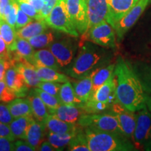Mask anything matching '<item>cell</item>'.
Listing matches in <instances>:
<instances>
[{
  "label": "cell",
  "instance_id": "obj_1",
  "mask_svg": "<svg viewBox=\"0 0 151 151\" xmlns=\"http://www.w3.org/2000/svg\"><path fill=\"white\" fill-rule=\"evenodd\" d=\"M114 73L116 81V102L134 112L146 106V92L132 66L120 58L115 67Z\"/></svg>",
  "mask_w": 151,
  "mask_h": 151
},
{
  "label": "cell",
  "instance_id": "obj_2",
  "mask_svg": "<svg viewBox=\"0 0 151 151\" xmlns=\"http://www.w3.org/2000/svg\"><path fill=\"white\" fill-rule=\"evenodd\" d=\"M90 151H127L134 150L129 139L123 135L85 127Z\"/></svg>",
  "mask_w": 151,
  "mask_h": 151
},
{
  "label": "cell",
  "instance_id": "obj_3",
  "mask_svg": "<svg viewBox=\"0 0 151 151\" xmlns=\"http://www.w3.org/2000/svg\"><path fill=\"white\" fill-rule=\"evenodd\" d=\"M116 76L113 73L104 83L91 94L88 101L83 106L86 114L99 113L116 102Z\"/></svg>",
  "mask_w": 151,
  "mask_h": 151
},
{
  "label": "cell",
  "instance_id": "obj_4",
  "mask_svg": "<svg viewBox=\"0 0 151 151\" xmlns=\"http://www.w3.org/2000/svg\"><path fill=\"white\" fill-rule=\"evenodd\" d=\"M102 59V55L99 51L88 46L81 48L78 55L67 73L75 78H82L93 71L94 68Z\"/></svg>",
  "mask_w": 151,
  "mask_h": 151
},
{
  "label": "cell",
  "instance_id": "obj_5",
  "mask_svg": "<svg viewBox=\"0 0 151 151\" xmlns=\"http://www.w3.org/2000/svg\"><path fill=\"white\" fill-rule=\"evenodd\" d=\"M48 27L73 37L79 33L75 27L67 9V0H58L50 14L45 18Z\"/></svg>",
  "mask_w": 151,
  "mask_h": 151
},
{
  "label": "cell",
  "instance_id": "obj_6",
  "mask_svg": "<svg viewBox=\"0 0 151 151\" xmlns=\"http://www.w3.org/2000/svg\"><path fill=\"white\" fill-rule=\"evenodd\" d=\"M78 124L81 127H91L100 131L124 136L119 124L118 118L113 112L101 114H83L78 119Z\"/></svg>",
  "mask_w": 151,
  "mask_h": 151
},
{
  "label": "cell",
  "instance_id": "obj_7",
  "mask_svg": "<svg viewBox=\"0 0 151 151\" xmlns=\"http://www.w3.org/2000/svg\"><path fill=\"white\" fill-rule=\"evenodd\" d=\"M116 31L106 20L99 22L83 34V40L90 41L104 48L116 46Z\"/></svg>",
  "mask_w": 151,
  "mask_h": 151
},
{
  "label": "cell",
  "instance_id": "obj_8",
  "mask_svg": "<svg viewBox=\"0 0 151 151\" xmlns=\"http://www.w3.org/2000/svg\"><path fill=\"white\" fill-rule=\"evenodd\" d=\"M137 125L132 142L137 148H151V113L146 106L137 111Z\"/></svg>",
  "mask_w": 151,
  "mask_h": 151
},
{
  "label": "cell",
  "instance_id": "obj_9",
  "mask_svg": "<svg viewBox=\"0 0 151 151\" xmlns=\"http://www.w3.org/2000/svg\"><path fill=\"white\" fill-rule=\"evenodd\" d=\"M149 4V0H139L113 27L119 39H122L124 35L134 24Z\"/></svg>",
  "mask_w": 151,
  "mask_h": 151
},
{
  "label": "cell",
  "instance_id": "obj_10",
  "mask_svg": "<svg viewBox=\"0 0 151 151\" xmlns=\"http://www.w3.org/2000/svg\"><path fill=\"white\" fill-rule=\"evenodd\" d=\"M67 9L71 20L79 34L88 29V0H67Z\"/></svg>",
  "mask_w": 151,
  "mask_h": 151
},
{
  "label": "cell",
  "instance_id": "obj_11",
  "mask_svg": "<svg viewBox=\"0 0 151 151\" xmlns=\"http://www.w3.org/2000/svg\"><path fill=\"white\" fill-rule=\"evenodd\" d=\"M111 107L112 112L118 118L119 124L124 135L132 141L137 125V113L128 110L118 102L113 103Z\"/></svg>",
  "mask_w": 151,
  "mask_h": 151
},
{
  "label": "cell",
  "instance_id": "obj_12",
  "mask_svg": "<svg viewBox=\"0 0 151 151\" xmlns=\"http://www.w3.org/2000/svg\"><path fill=\"white\" fill-rule=\"evenodd\" d=\"M48 49L53 54L60 67L68 66L72 61L74 55V48L72 41L69 39L52 42Z\"/></svg>",
  "mask_w": 151,
  "mask_h": 151
},
{
  "label": "cell",
  "instance_id": "obj_13",
  "mask_svg": "<svg viewBox=\"0 0 151 151\" xmlns=\"http://www.w3.org/2000/svg\"><path fill=\"white\" fill-rule=\"evenodd\" d=\"M109 4V0H88V24L87 31L99 22L106 20Z\"/></svg>",
  "mask_w": 151,
  "mask_h": 151
},
{
  "label": "cell",
  "instance_id": "obj_14",
  "mask_svg": "<svg viewBox=\"0 0 151 151\" xmlns=\"http://www.w3.org/2000/svg\"><path fill=\"white\" fill-rule=\"evenodd\" d=\"M139 0H109L106 21L113 27Z\"/></svg>",
  "mask_w": 151,
  "mask_h": 151
},
{
  "label": "cell",
  "instance_id": "obj_15",
  "mask_svg": "<svg viewBox=\"0 0 151 151\" xmlns=\"http://www.w3.org/2000/svg\"><path fill=\"white\" fill-rule=\"evenodd\" d=\"M4 81L7 86L15 92L17 97H26L29 87L26 84L23 77L14 66L7 69Z\"/></svg>",
  "mask_w": 151,
  "mask_h": 151
},
{
  "label": "cell",
  "instance_id": "obj_16",
  "mask_svg": "<svg viewBox=\"0 0 151 151\" xmlns=\"http://www.w3.org/2000/svg\"><path fill=\"white\" fill-rule=\"evenodd\" d=\"M13 66L23 77L27 86L37 88L41 80L38 76L36 67L25 59H19L14 62Z\"/></svg>",
  "mask_w": 151,
  "mask_h": 151
},
{
  "label": "cell",
  "instance_id": "obj_17",
  "mask_svg": "<svg viewBox=\"0 0 151 151\" xmlns=\"http://www.w3.org/2000/svg\"><path fill=\"white\" fill-rule=\"evenodd\" d=\"M49 114L67 122L75 123L82 115L86 114L83 108L71 105H60L58 109L48 110Z\"/></svg>",
  "mask_w": 151,
  "mask_h": 151
},
{
  "label": "cell",
  "instance_id": "obj_18",
  "mask_svg": "<svg viewBox=\"0 0 151 151\" xmlns=\"http://www.w3.org/2000/svg\"><path fill=\"white\" fill-rule=\"evenodd\" d=\"M46 127L44 122L38 121L35 118L28 126L26 132V141L35 147L36 150H38L44 139Z\"/></svg>",
  "mask_w": 151,
  "mask_h": 151
},
{
  "label": "cell",
  "instance_id": "obj_19",
  "mask_svg": "<svg viewBox=\"0 0 151 151\" xmlns=\"http://www.w3.org/2000/svg\"><path fill=\"white\" fill-rule=\"evenodd\" d=\"M29 62L36 68L46 67L58 70L60 67L56 58L49 49L42 48L35 51Z\"/></svg>",
  "mask_w": 151,
  "mask_h": 151
},
{
  "label": "cell",
  "instance_id": "obj_20",
  "mask_svg": "<svg viewBox=\"0 0 151 151\" xmlns=\"http://www.w3.org/2000/svg\"><path fill=\"white\" fill-rule=\"evenodd\" d=\"M11 51L14 52V57L11 58V61L14 64V62L19 59H25L28 62H30L35 53L34 48L30 44L27 39L17 37L14 46L11 49Z\"/></svg>",
  "mask_w": 151,
  "mask_h": 151
},
{
  "label": "cell",
  "instance_id": "obj_21",
  "mask_svg": "<svg viewBox=\"0 0 151 151\" xmlns=\"http://www.w3.org/2000/svg\"><path fill=\"white\" fill-rule=\"evenodd\" d=\"M43 122L46 124V127L48 128L49 131L58 134L73 132L80 129L79 128L80 126L78 124L65 122L50 114H49V116L47 117Z\"/></svg>",
  "mask_w": 151,
  "mask_h": 151
},
{
  "label": "cell",
  "instance_id": "obj_22",
  "mask_svg": "<svg viewBox=\"0 0 151 151\" xmlns=\"http://www.w3.org/2000/svg\"><path fill=\"white\" fill-rule=\"evenodd\" d=\"M73 87L77 98L82 103H86L92 94V71L77 82L73 83Z\"/></svg>",
  "mask_w": 151,
  "mask_h": 151
},
{
  "label": "cell",
  "instance_id": "obj_23",
  "mask_svg": "<svg viewBox=\"0 0 151 151\" xmlns=\"http://www.w3.org/2000/svg\"><path fill=\"white\" fill-rule=\"evenodd\" d=\"M13 118H17L19 117L33 116L32 109L29 100L18 97L7 104Z\"/></svg>",
  "mask_w": 151,
  "mask_h": 151
},
{
  "label": "cell",
  "instance_id": "obj_24",
  "mask_svg": "<svg viewBox=\"0 0 151 151\" xmlns=\"http://www.w3.org/2000/svg\"><path fill=\"white\" fill-rule=\"evenodd\" d=\"M48 24L44 20H39L32 21L24 27L16 30L17 37L29 39L38 35L46 32Z\"/></svg>",
  "mask_w": 151,
  "mask_h": 151
},
{
  "label": "cell",
  "instance_id": "obj_25",
  "mask_svg": "<svg viewBox=\"0 0 151 151\" xmlns=\"http://www.w3.org/2000/svg\"><path fill=\"white\" fill-rule=\"evenodd\" d=\"M60 104L62 105H71L75 106L82 108L84 105L77 98L75 94L74 89L70 82H67L63 83L60 88L59 97H58Z\"/></svg>",
  "mask_w": 151,
  "mask_h": 151
},
{
  "label": "cell",
  "instance_id": "obj_26",
  "mask_svg": "<svg viewBox=\"0 0 151 151\" xmlns=\"http://www.w3.org/2000/svg\"><path fill=\"white\" fill-rule=\"evenodd\" d=\"M27 99L29 100L32 109L33 117L38 121L44 122V120L49 116L48 107L45 104L37 94H36L32 90L30 92Z\"/></svg>",
  "mask_w": 151,
  "mask_h": 151
},
{
  "label": "cell",
  "instance_id": "obj_27",
  "mask_svg": "<svg viewBox=\"0 0 151 151\" xmlns=\"http://www.w3.org/2000/svg\"><path fill=\"white\" fill-rule=\"evenodd\" d=\"M33 119V116H27L19 117L13 120L9 127L16 139L26 140V132Z\"/></svg>",
  "mask_w": 151,
  "mask_h": 151
},
{
  "label": "cell",
  "instance_id": "obj_28",
  "mask_svg": "<svg viewBox=\"0 0 151 151\" xmlns=\"http://www.w3.org/2000/svg\"><path fill=\"white\" fill-rule=\"evenodd\" d=\"M36 71L41 81H50V82L65 83L71 81L70 78L65 74L58 72L57 70L52 68L42 67L36 68Z\"/></svg>",
  "mask_w": 151,
  "mask_h": 151
},
{
  "label": "cell",
  "instance_id": "obj_29",
  "mask_svg": "<svg viewBox=\"0 0 151 151\" xmlns=\"http://www.w3.org/2000/svg\"><path fill=\"white\" fill-rule=\"evenodd\" d=\"M79 129L73 132L64 134H58L49 131L47 134V139L56 150H63L65 146H68L71 139L76 135Z\"/></svg>",
  "mask_w": 151,
  "mask_h": 151
},
{
  "label": "cell",
  "instance_id": "obj_30",
  "mask_svg": "<svg viewBox=\"0 0 151 151\" xmlns=\"http://www.w3.org/2000/svg\"><path fill=\"white\" fill-rule=\"evenodd\" d=\"M116 65H109L107 67H104L92 71V94L103 85L111 76L114 73Z\"/></svg>",
  "mask_w": 151,
  "mask_h": 151
},
{
  "label": "cell",
  "instance_id": "obj_31",
  "mask_svg": "<svg viewBox=\"0 0 151 151\" xmlns=\"http://www.w3.org/2000/svg\"><path fill=\"white\" fill-rule=\"evenodd\" d=\"M55 36L51 32H44L28 39L30 44L34 48L42 49L48 47L54 42Z\"/></svg>",
  "mask_w": 151,
  "mask_h": 151
},
{
  "label": "cell",
  "instance_id": "obj_32",
  "mask_svg": "<svg viewBox=\"0 0 151 151\" xmlns=\"http://www.w3.org/2000/svg\"><path fill=\"white\" fill-rule=\"evenodd\" d=\"M67 150L71 151H90L84 131L81 129H79L76 135L71 139L68 144Z\"/></svg>",
  "mask_w": 151,
  "mask_h": 151
},
{
  "label": "cell",
  "instance_id": "obj_33",
  "mask_svg": "<svg viewBox=\"0 0 151 151\" xmlns=\"http://www.w3.org/2000/svg\"><path fill=\"white\" fill-rule=\"evenodd\" d=\"M0 37L4 40L9 49H11L16 40V29L5 20H1L0 22Z\"/></svg>",
  "mask_w": 151,
  "mask_h": 151
},
{
  "label": "cell",
  "instance_id": "obj_34",
  "mask_svg": "<svg viewBox=\"0 0 151 151\" xmlns=\"http://www.w3.org/2000/svg\"><path fill=\"white\" fill-rule=\"evenodd\" d=\"M135 71L140 79L145 92L151 96V66L138 67Z\"/></svg>",
  "mask_w": 151,
  "mask_h": 151
},
{
  "label": "cell",
  "instance_id": "obj_35",
  "mask_svg": "<svg viewBox=\"0 0 151 151\" xmlns=\"http://www.w3.org/2000/svg\"><path fill=\"white\" fill-rule=\"evenodd\" d=\"M33 91L36 94H37V95L42 99V101L44 102L45 104L46 105V106L48 107V110L56 109L61 105L60 104L59 100L58 99V97L48 93V92L43 91V90L40 89V88H35V89L33 90Z\"/></svg>",
  "mask_w": 151,
  "mask_h": 151
},
{
  "label": "cell",
  "instance_id": "obj_36",
  "mask_svg": "<svg viewBox=\"0 0 151 151\" xmlns=\"http://www.w3.org/2000/svg\"><path fill=\"white\" fill-rule=\"evenodd\" d=\"M17 97L16 93L9 87L7 86L4 79L0 81V101L9 103Z\"/></svg>",
  "mask_w": 151,
  "mask_h": 151
},
{
  "label": "cell",
  "instance_id": "obj_37",
  "mask_svg": "<svg viewBox=\"0 0 151 151\" xmlns=\"http://www.w3.org/2000/svg\"><path fill=\"white\" fill-rule=\"evenodd\" d=\"M62 85L60 83L50 82V81H41L37 88H40L43 91L48 92V93L55 96L56 97H59V93L60 88Z\"/></svg>",
  "mask_w": 151,
  "mask_h": 151
},
{
  "label": "cell",
  "instance_id": "obj_38",
  "mask_svg": "<svg viewBox=\"0 0 151 151\" xmlns=\"http://www.w3.org/2000/svg\"><path fill=\"white\" fill-rule=\"evenodd\" d=\"M18 4L19 8L23 11L24 14H26L27 16H29L30 18H33L35 20H43L39 14V13L30 4H29L25 1H22V0H19V1H16Z\"/></svg>",
  "mask_w": 151,
  "mask_h": 151
},
{
  "label": "cell",
  "instance_id": "obj_39",
  "mask_svg": "<svg viewBox=\"0 0 151 151\" xmlns=\"http://www.w3.org/2000/svg\"><path fill=\"white\" fill-rule=\"evenodd\" d=\"M19 9V6L16 0H14L12 3V6L9 14L4 18V20L7 22L9 24H11L13 27L16 29V19L17 15H18V11Z\"/></svg>",
  "mask_w": 151,
  "mask_h": 151
},
{
  "label": "cell",
  "instance_id": "obj_40",
  "mask_svg": "<svg viewBox=\"0 0 151 151\" xmlns=\"http://www.w3.org/2000/svg\"><path fill=\"white\" fill-rule=\"evenodd\" d=\"M34 21V19L30 18L29 16L24 14L21 9L19 8L18 11V15H17L16 29H19L20 28L24 27L30 22Z\"/></svg>",
  "mask_w": 151,
  "mask_h": 151
},
{
  "label": "cell",
  "instance_id": "obj_41",
  "mask_svg": "<svg viewBox=\"0 0 151 151\" xmlns=\"http://www.w3.org/2000/svg\"><path fill=\"white\" fill-rule=\"evenodd\" d=\"M14 119L7 104L0 103V122L9 125Z\"/></svg>",
  "mask_w": 151,
  "mask_h": 151
},
{
  "label": "cell",
  "instance_id": "obj_42",
  "mask_svg": "<svg viewBox=\"0 0 151 151\" xmlns=\"http://www.w3.org/2000/svg\"><path fill=\"white\" fill-rule=\"evenodd\" d=\"M44 1L45 4L40 12V16L43 20H45V18L50 14L58 0H44Z\"/></svg>",
  "mask_w": 151,
  "mask_h": 151
},
{
  "label": "cell",
  "instance_id": "obj_43",
  "mask_svg": "<svg viewBox=\"0 0 151 151\" xmlns=\"http://www.w3.org/2000/svg\"><path fill=\"white\" fill-rule=\"evenodd\" d=\"M16 151H35L36 149L27 141L18 140L15 142Z\"/></svg>",
  "mask_w": 151,
  "mask_h": 151
},
{
  "label": "cell",
  "instance_id": "obj_44",
  "mask_svg": "<svg viewBox=\"0 0 151 151\" xmlns=\"http://www.w3.org/2000/svg\"><path fill=\"white\" fill-rule=\"evenodd\" d=\"M12 66L13 63L11 60L5 59L3 58H0V81L4 79L7 69Z\"/></svg>",
  "mask_w": 151,
  "mask_h": 151
},
{
  "label": "cell",
  "instance_id": "obj_45",
  "mask_svg": "<svg viewBox=\"0 0 151 151\" xmlns=\"http://www.w3.org/2000/svg\"><path fill=\"white\" fill-rule=\"evenodd\" d=\"M0 137H6L12 141H14L16 139L13 134L9 125L1 122H0Z\"/></svg>",
  "mask_w": 151,
  "mask_h": 151
},
{
  "label": "cell",
  "instance_id": "obj_46",
  "mask_svg": "<svg viewBox=\"0 0 151 151\" xmlns=\"http://www.w3.org/2000/svg\"><path fill=\"white\" fill-rule=\"evenodd\" d=\"M15 150V143L6 137H0V151Z\"/></svg>",
  "mask_w": 151,
  "mask_h": 151
},
{
  "label": "cell",
  "instance_id": "obj_47",
  "mask_svg": "<svg viewBox=\"0 0 151 151\" xmlns=\"http://www.w3.org/2000/svg\"><path fill=\"white\" fill-rule=\"evenodd\" d=\"M0 57L11 60V51L4 40L0 37Z\"/></svg>",
  "mask_w": 151,
  "mask_h": 151
},
{
  "label": "cell",
  "instance_id": "obj_48",
  "mask_svg": "<svg viewBox=\"0 0 151 151\" xmlns=\"http://www.w3.org/2000/svg\"><path fill=\"white\" fill-rule=\"evenodd\" d=\"M25 1H27L34 6V8L39 13V14H40L41 11L42 10L43 6L45 4L44 0H26Z\"/></svg>",
  "mask_w": 151,
  "mask_h": 151
},
{
  "label": "cell",
  "instance_id": "obj_49",
  "mask_svg": "<svg viewBox=\"0 0 151 151\" xmlns=\"http://www.w3.org/2000/svg\"><path fill=\"white\" fill-rule=\"evenodd\" d=\"M38 150L41 151H55L56 149L52 146V145L48 141H43L38 148Z\"/></svg>",
  "mask_w": 151,
  "mask_h": 151
},
{
  "label": "cell",
  "instance_id": "obj_50",
  "mask_svg": "<svg viewBox=\"0 0 151 151\" xmlns=\"http://www.w3.org/2000/svg\"><path fill=\"white\" fill-rule=\"evenodd\" d=\"M13 0H0V8H1V16H2V13L6 7L9 4L12 2Z\"/></svg>",
  "mask_w": 151,
  "mask_h": 151
},
{
  "label": "cell",
  "instance_id": "obj_51",
  "mask_svg": "<svg viewBox=\"0 0 151 151\" xmlns=\"http://www.w3.org/2000/svg\"><path fill=\"white\" fill-rule=\"evenodd\" d=\"M146 105L151 113V96L146 93Z\"/></svg>",
  "mask_w": 151,
  "mask_h": 151
},
{
  "label": "cell",
  "instance_id": "obj_52",
  "mask_svg": "<svg viewBox=\"0 0 151 151\" xmlns=\"http://www.w3.org/2000/svg\"><path fill=\"white\" fill-rule=\"evenodd\" d=\"M1 20H3V18H2V16H1V8H0V22L1 21Z\"/></svg>",
  "mask_w": 151,
  "mask_h": 151
},
{
  "label": "cell",
  "instance_id": "obj_53",
  "mask_svg": "<svg viewBox=\"0 0 151 151\" xmlns=\"http://www.w3.org/2000/svg\"><path fill=\"white\" fill-rule=\"evenodd\" d=\"M151 4V0H149V4Z\"/></svg>",
  "mask_w": 151,
  "mask_h": 151
},
{
  "label": "cell",
  "instance_id": "obj_54",
  "mask_svg": "<svg viewBox=\"0 0 151 151\" xmlns=\"http://www.w3.org/2000/svg\"><path fill=\"white\" fill-rule=\"evenodd\" d=\"M16 1H19V0H16ZM22 1H26V0H22Z\"/></svg>",
  "mask_w": 151,
  "mask_h": 151
},
{
  "label": "cell",
  "instance_id": "obj_55",
  "mask_svg": "<svg viewBox=\"0 0 151 151\" xmlns=\"http://www.w3.org/2000/svg\"><path fill=\"white\" fill-rule=\"evenodd\" d=\"M0 58H1V57H0Z\"/></svg>",
  "mask_w": 151,
  "mask_h": 151
}]
</instances>
